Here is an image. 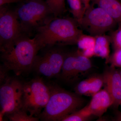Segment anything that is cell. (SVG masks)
Wrapping results in <instances>:
<instances>
[{"instance_id": "6da1fadb", "label": "cell", "mask_w": 121, "mask_h": 121, "mask_svg": "<svg viewBox=\"0 0 121 121\" xmlns=\"http://www.w3.org/2000/svg\"><path fill=\"white\" fill-rule=\"evenodd\" d=\"M79 26L74 17H54L38 28L34 38L40 50L50 46L77 44L83 34Z\"/></svg>"}, {"instance_id": "7a4b0ae2", "label": "cell", "mask_w": 121, "mask_h": 121, "mask_svg": "<svg viewBox=\"0 0 121 121\" xmlns=\"http://www.w3.org/2000/svg\"><path fill=\"white\" fill-rule=\"evenodd\" d=\"M40 50L34 38L24 35L13 45L0 51L1 60L9 71L20 76L33 69Z\"/></svg>"}, {"instance_id": "3957f363", "label": "cell", "mask_w": 121, "mask_h": 121, "mask_svg": "<svg viewBox=\"0 0 121 121\" xmlns=\"http://www.w3.org/2000/svg\"><path fill=\"white\" fill-rule=\"evenodd\" d=\"M50 95L43 112L39 115L41 121H59L79 110L84 99L76 93H71L55 85H49Z\"/></svg>"}, {"instance_id": "277c9868", "label": "cell", "mask_w": 121, "mask_h": 121, "mask_svg": "<svg viewBox=\"0 0 121 121\" xmlns=\"http://www.w3.org/2000/svg\"><path fill=\"white\" fill-rule=\"evenodd\" d=\"M14 9L24 32L30 37L55 17L45 0H25Z\"/></svg>"}, {"instance_id": "5b68a950", "label": "cell", "mask_w": 121, "mask_h": 121, "mask_svg": "<svg viewBox=\"0 0 121 121\" xmlns=\"http://www.w3.org/2000/svg\"><path fill=\"white\" fill-rule=\"evenodd\" d=\"M50 95V86L42 78L37 77L24 83L22 109L31 116L38 117Z\"/></svg>"}, {"instance_id": "8992f818", "label": "cell", "mask_w": 121, "mask_h": 121, "mask_svg": "<svg viewBox=\"0 0 121 121\" xmlns=\"http://www.w3.org/2000/svg\"><path fill=\"white\" fill-rule=\"evenodd\" d=\"M92 4L86 11L80 21L79 26L94 36L104 35L113 29L117 23L105 10Z\"/></svg>"}, {"instance_id": "52a82bcc", "label": "cell", "mask_w": 121, "mask_h": 121, "mask_svg": "<svg viewBox=\"0 0 121 121\" xmlns=\"http://www.w3.org/2000/svg\"><path fill=\"white\" fill-rule=\"evenodd\" d=\"M59 47L50 46L42 48L43 52L39 55H37L33 69L47 78L58 76L67 53Z\"/></svg>"}, {"instance_id": "ba28073f", "label": "cell", "mask_w": 121, "mask_h": 121, "mask_svg": "<svg viewBox=\"0 0 121 121\" xmlns=\"http://www.w3.org/2000/svg\"><path fill=\"white\" fill-rule=\"evenodd\" d=\"M25 35L15 9L6 5L0 6V51L13 45Z\"/></svg>"}, {"instance_id": "9c48e42d", "label": "cell", "mask_w": 121, "mask_h": 121, "mask_svg": "<svg viewBox=\"0 0 121 121\" xmlns=\"http://www.w3.org/2000/svg\"><path fill=\"white\" fill-rule=\"evenodd\" d=\"M23 85L19 79L11 77L0 84V114L6 116L22 109Z\"/></svg>"}, {"instance_id": "30bf717a", "label": "cell", "mask_w": 121, "mask_h": 121, "mask_svg": "<svg viewBox=\"0 0 121 121\" xmlns=\"http://www.w3.org/2000/svg\"><path fill=\"white\" fill-rule=\"evenodd\" d=\"M92 67L90 58L83 55L78 51L67 52L60 75L64 81L72 82L88 73Z\"/></svg>"}, {"instance_id": "8fae6325", "label": "cell", "mask_w": 121, "mask_h": 121, "mask_svg": "<svg viewBox=\"0 0 121 121\" xmlns=\"http://www.w3.org/2000/svg\"><path fill=\"white\" fill-rule=\"evenodd\" d=\"M103 78L106 89L113 101L112 106L118 108L121 103V76L119 71L111 66L105 72Z\"/></svg>"}, {"instance_id": "7c38bea8", "label": "cell", "mask_w": 121, "mask_h": 121, "mask_svg": "<svg viewBox=\"0 0 121 121\" xmlns=\"http://www.w3.org/2000/svg\"><path fill=\"white\" fill-rule=\"evenodd\" d=\"M113 104L111 97L105 88L92 96L90 103L87 106L93 116L100 117Z\"/></svg>"}, {"instance_id": "4fadbf2b", "label": "cell", "mask_w": 121, "mask_h": 121, "mask_svg": "<svg viewBox=\"0 0 121 121\" xmlns=\"http://www.w3.org/2000/svg\"><path fill=\"white\" fill-rule=\"evenodd\" d=\"M95 4L108 13L117 23L121 24V2L119 0H91Z\"/></svg>"}, {"instance_id": "5bb4252c", "label": "cell", "mask_w": 121, "mask_h": 121, "mask_svg": "<svg viewBox=\"0 0 121 121\" xmlns=\"http://www.w3.org/2000/svg\"><path fill=\"white\" fill-rule=\"evenodd\" d=\"M95 36L83 34L77 43L78 51L87 58H91L95 56Z\"/></svg>"}, {"instance_id": "9a60e30c", "label": "cell", "mask_w": 121, "mask_h": 121, "mask_svg": "<svg viewBox=\"0 0 121 121\" xmlns=\"http://www.w3.org/2000/svg\"><path fill=\"white\" fill-rule=\"evenodd\" d=\"M95 37L94 56L105 59L106 62L107 63L110 57V36L104 34Z\"/></svg>"}, {"instance_id": "2e32d148", "label": "cell", "mask_w": 121, "mask_h": 121, "mask_svg": "<svg viewBox=\"0 0 121 121\" xmlns=\"http://www.w3.org/2000/svg\"><path fill=\"white\" fill-rule=\"evenodd\" d=\"M93 115L87 105L67 115L61 121H85L89 120Z\"/></svg>"}, {"instance_id": "e0dca14e", "label": "cell", "mask_w": 121, "mask_h": 121, "mask_svg": "<svg viewBox=\"0 0 121 121\" xmlns=\"http://www.w3.org/2000/svg\"><path fill=\"white\" fill-rule=\"evenodd\" d=\"M55 17H60L66 12L65 0H45Z\"/></svg>"}, {"instance_id": "ac0fdd59", "label": "cell", "mask_w": 121, "mask_h": 121, "mask_svg": "<svg viewBox=\"0 0 121 121\" xmlns=\"http://www.w3.org/2000/svg\"><path fill=\"white\" fill-rule=\"evenodd\" d=\"M67 1L74 18L78 22L84 13L82 0H67Z\"/></svg>"}, {"instance_id": "d6986e66", "label": "cell", "mask_w": 121, "mask_h": 121, "mask_svg": "<svg viewBox=\"0 0 121 121\" xmlns=\"http://www.w3.org/2000/svg\"><path fill=\"white\" fill-rule=\"evenodd\" d=\"M6 117L11 121H37L39 119L38 117L31 116L22 109L8 115Z\"/></svg>"}, {"instance_id": "ffe728a7", "label": "cell", "mask_w": 121, "mask_h": 121, "mask_svg": "<svg viewBox=\"0 0 121 121\" xmlns=\"http://www.w3.org/2000/svg\"><path fill=\"white\" fill-rule=\"evenodd\" d=\"M104 82V78L100 76L91 77L90 87L87 96H93L101 90Z\"/></svg>"}, {"instance_id": "44dd1931", "label": "cell", "mask_w": 121, "mask_h": 121, "mask_svg": "<svg viewBox=\"0 0 121 121\" xmlns=\"http://www.w3.org/2000/svg\"><path fill=\"white\" fill-rule=\"evenodd\" d=\"M91 80V77L79 83L74 89L75 93L79 95H86L89 91Z\"/></svg>"}, {"instance_id": "7402d4cb", "label": "cell", "mask_w": 121, "mask_h": 121, "mask_svg": "<svg viewBox=\"0 0 121 121\" xmlns=\"http://www.w3.org/2000/svg\"><path fill=\"white\" fill-rule=\"evenodd\" d=\"M111 43L115 50L121 49V24L118 28L111 33L110 36Z\"/></svg>"}, {"instance_id": "603a6c76", "label": "cell", "mask_w": 121, "mask_h": 121, "mask_svg": "<svg viewBox=\"0 0 121 121\" xmlns=\"http://www.w3.org/2000/svg\"><path fill=\"white\" fill-rule=\"evenodd\" d=\"M109 63L111 66L121 68V49L115 50L107 63Z\"/></svg>"}, {"instance_id": "cb8c5ba5", "label": "cell", "mask_w": 121, "mask_h": 121, "mask_svg": "<svg viewBox=\"0 0 121 121\" xmlns=\"http://www.w3.org/2000/svg\"><path fill=\"white\" fill-rule=\"evenodd\" d=\"M9 71L8 68L2 64L0 67V84L4 82L10 77L9 76L8 72Z\"/></svg>"}, {"instance_id": "d4e9b609", "label": "cell", "mask_w": 121, "mask_h": 121, "mask_svg": "<svg viewBox=\"0 0 121 121\" xmlns=\"http://www.w3.org/2000/svg\"><path fill=\"white\" fill-rule=\"evenodd\" d=\"M25 0H0V6L12 3L21 2Z\"/></svg>"}, {"instance_id": "484cf974", "label": "cell", "mask_w": 121, "mask_h": 121, "mask_svg": "<svg viewBox=\"0 0 121 121\" xmlns=\"http://www.w3.org/2000/svg\"><path fill=\"white\" fill-rule=\"evenodd\" d=\"M91 1V0H82L83 5L84 7V13L87 9L88 8L90 5Z\"/></svg>"}, {"instance_id": "4316f807", "label": "cell", "mask_w": 121, "mask_h": 121, "mask_svg": "<svg viewBox=\"0 0 121 121\" xmlns=\"http://www.w3.org/2000/svg\"><path fill=\"white\" fill-rule=\"evenodd\" d=\"M115 121H121V112L120 111H117L115 115Z\"/></svg>"}, {"instance_id": "83f0119b", "label": "cell", "mask_w": 121, "mask_h": 121, "mask_svg": "<svg viewBox=\"0 0 121 121\" xmlns=\"http://www.w3.org/2000/svg\"><path fill=\"white\" fill-rule=\"evenodd\" d=\"M119 73H120V74H121V70H120V71H119Z\"/></svg>"}, {"instance_id": "f1b7e54d", "label": "cell", "mask_w": 121, "mask_h": 121, "mask_svg": "<svg viewBox=\"0 0 121 121\" xmlns=\"http://www.w3.org/2000/svg\"></svg>"}]
</instances>
